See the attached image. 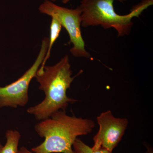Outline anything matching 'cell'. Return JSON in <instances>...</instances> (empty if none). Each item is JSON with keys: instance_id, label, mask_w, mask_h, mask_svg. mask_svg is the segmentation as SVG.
I'll return each instance as SVG.
<instances>
[{"instance_id": "6da1fadb", "label": "cell", "mask_w": 153, "mask_h": 153, "mask_svg": "<svg viewBox=\"0 0 153 153\" xmlns=\"http://www.w3.org/2000/svg\"><path fill=\"white\" fill-rule=\"evenodd\" d=\"M72 74L68 55L53 66H45L42 70L39 68L35 78L45 98L38 104L29 108L28 113L37 120H44L60 110H66L68 105L77 101L67 95V90L76 76H72Z\"/></svg>"}, {"instance_id": "7a4b0ae2", "label": "cell", "mask_w": 153, "mask_h": 153, "mask_svg": "<svg viewBox=\"0 0 153 153\" xmlns=\"http://www.w3.org/2000/svg\"><path fill=\"white\" fill-rule=\"evenodd\" d=\"M94 127L92 120L69 116L66 110H60L35 126L36 133L44 141L31 151L34 153H74L73 145L75 140L91 133Z\"/></svg>"}, {"instance_id": "3957f363", "label": "cell", "mask_w": 153, "mask_h": 153, "mask_svg": "<svg viewBox=\"0 0 153 153\" xmlns=\"http://www.w3.org/2000/svg\"><path fill=\"white\" fill-rule=\"evenodd\" d=\"M115 1L124 3L126 0H80L78 7L81 12V26L113 28L117 32L118 37L128 36L134 25L133 19L139 16L153 4V0H142L129 13L120 15L115 11L114 3Z\"/></svg>"}, {"instance_id": "277c9868", "label": "cell", "mask_w": 153, "mask_h": 153, "mask_svg": "<svg viewBox=\"0 0 153 153\" xmlns=\"http://www.w3.org/2000/svg\"><path fill=\"white\" fill-rule=\"evenodd\" d=\"M39 12L57 20L65 28L73 47L70 49L75 57L90 58L91 55L85 48V43L81 33V12L78 7L70 9L57 5L49 0H44L39 6Z\"/></svg>"}, {"instance_id": "5b68a950", "label": "cell", "mask_w": 153, "mask_h": 153, "mask_svg": "<svg viewBox=\"0 0 153 153\" xmlns=\"http://www.w3.org/2000/svg\"><path fill=\"white\" fill-rule=\"evenodd\" d=\"M49 38L44 37L38 56L33 65L16 81L4 87L0 86V108H17L24 107L29 100V88L30 82L35 77L43 63L48 49Z\"/></svg>"}, {"instance_id": "8992f818", "label": "cell", "mask_w": 153, "mask_h": 153, "mask_svg": "<svg viewBox=\"0 0 153 153\" xmlns=\"http://www.w3.org/2000/svg\"><path fill=\"white\" fill-rule=\"evenodd\" d=\"M97 120L99 129L93 137L92 148L94 150L102 148L112 152L124 134L128 120L115 117L111 110L102 113Z\"/></svg>"}, {"instance_id": "52a82bcc", "label": "cell", "mask_w": 153, "mask_h": 153, "mask_svg": "<svg viewBox=\"0 0 153 153\" xmlns=\"http://www.w3.org/2000/svg\"><path fill=\"white\" fill-rule=\"evenodd\" d=\"M6 143L0 149V153H19L20 133L16 130H7L5 133Z\"/></svg>"}, {"instance_id": "ba28073f", "label": "cell", "mask_w": 153, "mask_h": 153, "mask_svg": "<svg viewBox=\"0 0 153 153\" xmlns=\"http://www.w3.org/2000/svg\"><path fill=\"white\" fill-rule=\"evenodd\" d=\"M62 25L56 19L52 18L50 26V36H49V45L46 56L44 57V61L40 66L39 69L42 70L45 66L46 62L49 59L51 54V51L54 43L60 36V32L62 29Z\"/></svg>"}, {"instance_id": "9c48e42d", "label": "cell", "mask_w": 153, "mask_h": 153, "mask_svg": "<svg viewBox=\"0 0 153 153\" xmlns=\"http://www.w3.org/2000/svg\"><path fill=\"white\" fill-rule=\"evenodd\" d=\"M73 149L74 153H112L105 149L100 148L94 150L77 138L73 144Z\"/></svg>"}, {"instance_id": "30bf717a", "label": "cell", "mask_w": 153, "mask_h": 153, "mask_svg": "<svg viewBox=\"0 0 153 153\" xmlns=\"http://www.w3.org/2000/svg\"><path fill=\"white\" fill-rule=\"evenodd\" d=\"M19 153H34L32 151L29 150L26 147H22L19 150Z\"/></svg>"}, {"instance_id": "8fae6325", "label": "cell", "mask_w": 153, "mask_h": 153, "mask_svg": "<svg viewBox=\"0 0 153 153\" xmlns=\"http://www.w3.org/2000/svg\"><path fill=\"white\" fill-rule=\"evenodd\" d=\"M146 150L144 153H153V149L151 146L147 144L146 145Z\"/></svg>"}, {"instance_id": "7c38bea8", "label": "cell", "mask_w": 153, "mask_h": 153, "mask_svg": "<svg viewBox=\"0 0 153 153\" xmlns=\"http://www.w3.org/2000/svg\"><path fill=\"white\" fill-rule=\"evenodd\" d=\"M49 1H57V0H49ZM71 1V0H63L62 1V2H63V4H66L67 3H68L69 1Z\"/></svg>"}, {"instance_id": "4fadbf2b", "label": "cell", "mask_w": 153, "mask_h": 153, "mask_svg": "<svg viewBox=\"0 0 153 153\" xmlns=\"http://www.w3.org/2000/svg\"><path fill=\"white\" fill-rule=\"evenodd\" d=\"M3 146L2 145L1 143L0 142V149H1V148Z\"/></svg>"}]
</instances>
